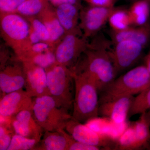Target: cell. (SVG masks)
<instances>
[{"mask_svg":"<svg viewBox=\"0 0 150 150\" xmlns=\"http://www.w3.org/2000/svg\"><path fill=\"white\" fill-rule=\"evenodd\" d=\"M110 49L106 41L94 40L71 69L72 72L85 75L90 79L100 93L112 83L117 75Z\"/></svg>","mask_w":150,"mask_h":150,"instance_id":"cell-1","label":"cell"},{"mask_svg":"<svg viewBox=\"0 0 150 150\" xmlns=\"http://www.w3.org/2000/svg\"><path fill=\"white\" fill-rule=\"evenodd\" d=\"M73 74L75 89L72 118L85 123L99 116V92L95 83L85 75Z\"/></svg>","mask_w":150,"mask_h":150,"instance_id":"cell-2","label":"cell"},{"mask_svg":"<svg viewBox=\"0 0 150 150\" xmlns=\"http://www.w3.org/2000/svg\"><path fill=\"white\" fill-rule=\"evenodd\" d=\"M150 86V73L146 65L138 66L115 79L100 93L99 104L126 96L138 95Z\"/></svg>","mask_w":150,"mask_h":150,"instance_id":"cell-3","label":"cell"},{"mask_svg":"<svg viewBox=\"0 0 150 150\" xmlns=\"http://www.w3.org/2000/svg\"><path fill=\"white\" fill-rule=\"evenodd\" d=\"M30 24L17 13H0L1 36L17 59L32 45L28 40Z\"/></svg>","mask_w":150,"mask_h":150,"instance_id":"cell-4","label":"cell"},{"mask_svg":"<svg viewBox=\"0 0 150 150\" xmlns=\"http://www.w3.org/2000/svg\"><path fill=\"white\" fill-rule=\"evenodd\" d=\"M48 90L57 104L72 114L75 81L71 70L56 64L46 70Z\"/></svg>","mask_w":150,"mask_h":150,"instance_id":"cell-5","label":"cell"},{"mask_svg":"<svg viewBox=\"0 0 150 150\" xmlns=\"http://www.w3.org/2000/svg\"><path fill=\"white\" fill-rule=\"evenodd\" d=\"M33 113L35 121L45 131L64 129L71 114L57 104L51 95L33 98Z\"/></svg>","mask_w":150,"mask_h":150,"instance_id":"cell-6","label":"cell"},{"mask_svg":"<svg viewBox=\"0 0 150 150\" xmlns=\"http://www.w3.org/2000/svg\"><path fill=\"white\" fill-rule=\"evenodd\" d=\"M89 45L80 29L66 33L54 48L56 63L72 69Z\"/></svg>","mask_w":150,"mask_h":150,"instance_id":"cell-7","label":"cell"},{"mask_svg":"<svg viewBox=\"0 0 150 150\" xmlns=\"http://www.w3.org/2000/svg\"><path fill=\"white\" fill-rule=\"evenodd\" d=\"M64 130L77 142L102 148L115 149L116 139L113 137L94 131L85 123L71 118L66 123Z\"/></svg>","mask_w":150,"mask_h":150,"instance_id":"cell-8","label":"cell"},{"mask_svg":"<svg viewBox=\"0 0 150 150\" xmlns=\"http://www.w3.org/2000/svg\"><path fill=\"white\" fill-rule=\"evenodd\" d=\"M115 7L98 6L89 5L82 7L80 12L79 27L85 37L88 39L96 35L108 19Z\"/></svg>","mask_w":150,"mask_h":150,"instance_id":"cell-9","label":"cell"},{"mask_svg":"<svg viewBox=\"0 0 150 150\" xmlns=\"http://www.w3.org/2000/svg\"><path fill=\"white\" fill-rule=\"evenodd\" d=\"M0 67L1 97L24 88L26 77L24 66L16 56Z\"/></svg>","mask_w":150,"mask_h":150,"instance_id":"cell-10","label":"cell"},{"mask_svg":"<svg viewBox=\"0 0 150 150\" xmlns=\"http://www.w3.org/2000/svg\"><path fill=\"white\" fill-rule=\"evenodd\" d=\"M113 44L110 54L117 74L135 64L144 48L139 43L130 40H122Z\"/></svg>","mask_w":150,"mask_h":150,"instance_id":"cell-11","label":"cell"},{"mask_svg":"<svg viewBox=\"0 0 150 150\" xmlns=\"http://www.w3.org/2000/svg\"><path fill=\"white\" fill-rule=\"evenodd\" d=\"M33 98L24 89L6 94L1 97V117L11 118L23 110L32 111Z\"/></svg>","mask_w":150,"mask_h":150,"instance_id":"cell-12","label":"cell"},{"mask_svg":"<svg viewBox=\"0 0 150 150\" xmlns=\"http://www.w3.org/2000/svg\"><path fill=\"white\" fill-rule=\"evenodd\" d=\"M134 98L133 96H126L100 103L99 115L117 125L125 124Z\"/></svg>","mask_w":150,"mask_h":150,"instance_id":"cell-13","label":"cell"},{"mask_svg":"<svg viewBox=\"0 0 150 150\" xmlns=\"http://www.w3.org/2000/svg\"><path fill=\"white\" fill-rule=\"evenodd\" d=\"M25 71V90L33 98L50 95L46 70L29 62H22Z\"/></svg>","mask_w":150,"mask_h":150,"instance_id":"cell-14","label":"cell"},{"mask_svg":"<svg viewBox=\"0 0 150 150\" xmlns=\"http://www.w3.org/2000/svg\"><path fill=\"white\" fill-rule=\"evenodd\" d=\"M11 124L15 134L34 139L39 142L44 133L30 110L22 111L11 117Z\"/></svg>","mask_w":150,"mask_h":150,"instance_id":"cell-15","label":"cell"},{"mask_svg":"<svg viewBox=\"0 0 150 150\" xmlns=\"http://www.w3.org/2000/svg\"><path fill=\"white\" fill-rule=\"evenodd\" d=\"M110 35L113 43L130 40L139 43L145 48L150 41V22L148 21L140 26L132 25L118 31L111 30Z\"/></svg>","mask_w":150,"mask_h":150,"instance_id":"cell-16","label":"cell"},{"mask_svg":"<svg viewBox=\"0 0 150 150\" xmlns=\"http://www.w3.org/2000/svg\"><path fill=\"white\" fill-rule=\"evenodd\" d=\"M74 139L64 129L45 131L33 150H68Z\"/></svg>","mask_w":150,"mask_h":150,"instance_id":"cell-17","label":"cell"},{"mask_svg":"<svg viewBox=\"0 0 150 150\" xmlns=\"http://www.w3.org/2000/svg\"><path fill=\"white\" fill-rule=\"evenodd\" d=\"M37 17L48 29L50 35V43L55 48L66 33L56 16L55 7L51 4Z\"/></svg>","mask_w":150,"mask_h":150,"instance_id":"cell-18","label":"cell"},{"mask_svg":"<svg viewBox=\"0 0 150 150\" xmlns=\"http://www.w3.org/2000/svg\"><path fill=\"white\" fill-rule=\"evenodd\" d=\"M81 8L70 4H63L55 7L56 16L66 33L80 29L79 23Z\"/></svg>","mask_w":150,"mask_h":150,"instance_id":"cell-19","label":"cell"},{"mask_svg":"<svg viewBox=\"0 0 150 150\" xmlns=\"http://www.w3.org/2000/svg\"><path fill=\"white\" fill-rule=\"evenodd\" d=\"M128 11L131 17L132 25H143L149 21L150 4L146 0H137L134 1Z\"/></svg>","mask_w":150,"mask_h":150,"instance_id":"cell-20","label":"cell"},{"mask_svg":"<svg viewBox=\"0 0 150 150\" xmlns=\"http://www.w3.org/2000/svg\"><path fill=\"white\" fill-rule=\"evenodd\" d=\"M137 139L139 149L149 146L150 142V126L145 118L144 114L132 124Z\"/></svg>","mask_w":150,"mask_h":150,"instance_id":"cell-21","label":"cell"},{"mask_svg":"<svg viewBox=\"0 0 150 150\" xmlns=\"http://www.w3.org/2000/svg\"><path fill=\"white\" fill-rule=\"evenodd\" d=\"M50 4L48 0H25L16 13L25 18L38 16Z\"/></svg>","mask_w":150,"mask_h":150,"instance_id":"cell-22","label":"cell"},{"mask_svg":"<svg viewBox=\"0 0 150 150\" xmlns=\"http://www.w3.org/2000/svg\"><path fill=\"white\" fill-rule=\"evenodd\" d=\"M111 30L115 31L123 30L132 26L131 17L128 10L115 8L108 21Z\"/></svg>","mask_w":150,"mask_h":150,"instance_id":"cell-23","label":"cell"},{"mask_svg":"<svg viewBox=\"0 0 150 150\" xmlns=\"http://www.w3.org/2000/svg\"><path fill=\"white\" fill-rule=\"evenodd\" d=\"M150 110V86L134 97L128 117L142 114Z\"/></svg>","mask_w":150,"mask_h":150,"instance_id":"cell-24","label":"cell"},{"mask_svg":"<svg viewBox=\"0 0 150 150\" xmlns=\"http://www.w3.org/2000/svg\"><path fill=\"white\" fill-rule=\"evenodd\" d=\"M38 142L34 139H29L15 134L12 138L7 150H33Z\"/></svg>","mask_w":150,"mask_h":150,"instance_id":"cell-25","label":"cell"},{"mask_svg":"<svg viewBox=\"0 0 150 150\" xmlns=\"http://www.w3.org/2000/svg\"><path fill=\"white\" fill-rule=\"evenodd\" d=\"M54 50L38 54L24 62H32L45 70L57 64Z\"/></svg>","mask_w":150,"mask_h":150,"instance_id":"cell-26","label":"cell"},{"mask_svg":"<svg viewBox=\"0 0 150 150\" xmlns=\"http://www.w3.org/2000/svg\"><path fill=\"white\" fill-rule=\"evenodd\" d=\"M10 120L1 119L0 126V150H7L11 144L12 138L14 134L11 124H9Z\"/></svg>","mask_w":150,"mask_h":150,"instance_id":"cell-27","label":"cell"},{"mask_svg":"<svg viewBox=\"0 0 150 150\" xmlns=\"http://www.w3.org/2000/svg\"><path fill=\"white\" fill-rule=\"evenodd\" d=\"M26 18L29 22L30 26L39 36L41 42H46L51 44L50 34L43 22L37 16L31 17Z\"/></svg>","mask_w":150,"mask_h":150,"instance_id":"cell-28","label":"cell"},{"mask_svg":"<svg viewBox=\"0 0 150 150\" xmlns=\"http://www.w3.org/2000/svg\"><path fill=\"white\" fill-rule=\"evenodd\" d=\"M25 0H0V13H16Z\"/></svg>","mask_w":150,"mask_h":150,"instance_id":"cell-29","label":"cell"},{"mask_svg":"<svg viewBox=\"0 0 150 150\" xmlns=\"http://www.w3.org/2000/svg\"><path fill=\"white\" fill-rule=\"evenodd\" d=\"M103 150L102 148L96 146H91L77 142L73 139L69 146L68 150Z\"/></svg>","mask_w":150,"mask_h":150,"instance_id":"cell-30","label":"cell"},{"mask_svg":"<svg viewBox=\"0 0 150 150\" xmlns=\"http://www.w3.org/2000/svg\"><path fill=\"white\" fill-rule=\"evenodd\" d=\"M89 5L91 6H98L112 7L116 0H84Z\"/></svg>","mask_w":150,"mask_h":150,"instance_id":"cell-31","label":"cell"},{"mask_svg":"<svg viewBox=\"0 0 150 150\" xmlns=\"http://www.w3.org/2000/svg\"><path fill=\"white\" fill-rule=\"evenodd\" d=\"M54 7L65 4H70L82 8L81 0H48Z\"/></svg>","mask_w":150,"mask_h":150,"instance_id":"cell-32","label":"cell"},{"mask_svg":"<svg viewBox=\"0 0 150 150\" xmlns=\"http://www.w3.org/2000/svg\"><path fill=\"white\" fill-rule=\"evenodd\" d=\"M28 40L32 45L33 44H35V43H38V42H41L39 36L34 31V30L33 29L30 25L29 36H28Z\"/></svg>","mask_w":150,"mask_h":150,"instance_id":"cell-33","label":"cell"},{"mask_svg":"<svg viewBox=\"0 0 150 150\" xmlns=\"http://www.w3.org/2000/svg\"><path fill=\"white\" fill-rule=\"evenodd\" d=\"M145 65L147 67L150 73V54H148L145 59Z\"/></svg>","mask_w":150,"mask_h":150,"instance_id":"cell-34","label":"cell"},{"mask_svg":"<svg viewBox=\"0 0 150 150\" xmlns=\"http://www.w3.org/2000/svg\"><path fill=\"white\" fill-rule=\"evenodd\" d=\"M144 113V114L146 120L147 121L148 123H149L150 126V110Z\"/></svg>","mask_w":150,"mask_h":150,"instance_id":"cell-35","label":"cell"},{"mask_svg":"<svg viewBox=\"0 0 150 150\" xmlns=\"http://www.w3.org/2000/svg\"><path fill=\"white\" fill-rule=\"evenodd\" d=\"M146 1H147L149 3V4H150V0H146Z\"/></svg>","mask_w":150,"mask_h":150,"instance_id":"cell-36","label":"cell"},{"mask_svg":"<svg viewBox=\"0 0 150 150\" xmlns=\"http://www.w3.org/2000/svg\"><path fill=\"white\" fill-rule=\"evenodd\" d=\"M131 1H137V0H131Z\"/></svg>","mask_w":150,"mask_h":150,"instance_id":"cell-37","label":"cell"},{"mask_svg":"<svg viewBox=\"0 0 150 150\" xmlns=\"http://www.w3.org/2000/svg\"><path fill=\"white\" fill-rule=\"evenodd\" d=\"M149 54H150V51H149Z\"/></svg>","mask_w":150,"mask_h":150,"instance_id":"cell-38","label":"cell"}]
</instances>
